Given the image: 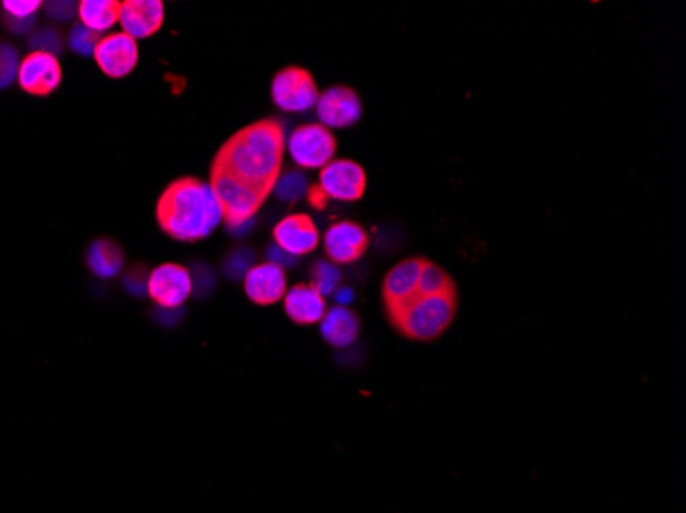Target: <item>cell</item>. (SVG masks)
<instances>
[{"label":"cell","instance_id":"cell-1","mask_svg":"<svg viewBox=\"0 0 686 513\" xmlns=\"http://www.w3.org/2000/svg\"><path fill=\"white\" fill-rule=\"evenodd\" d=\"M284 126L268 117L233 133L210 165V187L231 232H243L264 208L282 175Z\"/></svg>","mask_w":686,"mask_h":513},{"label":"cell","instance_id":"cell-2","mask_svg":"<svg viewBox=\"0 0 686 513\" xmlns=\"http://www.w3.org/2000/svg\"><path fill=\"white\" fill-rule=\"evenodd\" d=\"M458 313V288L451 273L426 257L419 282L399 306L385 313L405 339L428 343L449 331Z\"/></svg>","mask_w":686,"mask_h":513},{"label":"cell","instance_id":"cell-3","mask_svg":"<svg viewBox=\"0 0 686 513\" xmlns=\"http://www.w3.org/2000/svg\"><path fill=\"white\" fill-rule=\"evenodd\" d=\"M222 222V210L210 183L179 177L168 183L156 201L159 229L179 243L208 238Z\"/></svg>","mask_w":686,"mask_h":513},{"label":"cell","instance_id":"cell-4","mask_svg":"<svg viewBox=\"0 0 686 513\" xmlns=\"http://www.w3.org/2000/svg\"><path fill=\"white\" fill-rule=\"evenodd\" d=\"M286 149L294 165L306 171H321L329 165L337 152L335 133L323 124H302L290 133Z\"/></svg>","mask_w":686,"mask_h":513},{"label":"cell","instance_id":"cell-5","mask_svg":"<svg viewBox=\"0 0 686 513\" xmlns=\"http://www.w3.org/2000/svg\"><path fill=\"white\" fill-rule=\"evenodd\" d=\"M318 86L313 74L302 67H286L271 81V101L286 114H304L318 101Z\"/></svg>","mask_w":686,"mask_h":513},{"label":"cell","instance_id":"cell-6","mask_svg":"<svg viewBox=\"0 0 686 513\" xmlns=\"http://www.w3.org/2000/svg\"><path fill=\"white\" fill-rule=\"evenodd\" d=\"M367 171L352 159H334L318 173V189L335 201H360L367 194Z\"/></svg>","mask_w":686,"mask_h":513},{"label":"cell","instance_id":"cell-7","mask_svg":"<svg viewBox=\"0 0 686 513\" xmlns=\"http://www.w3.org/2000/svg\"><path fill=\"white\" fill-rule=\"evenodd\" d=\"M315 107H317L318 124H323L329 130L352 128L364 114L360 95L353 91L352 86H344V84H335L325 93H321Z\"/></svg>","mask_w":686,"mask_h":513},{"label":"cell","instance_id":"cell-8","mask_svg":"<svg viewBox=\"0 0 686 513\" xmlns=\"http://www.w3.org/2000/svg\"><path fill=\"white\" fill-rule=\"evenodd\" d=\"M369 247V232L352 220L335 222L323 236V248H325L327 261H332L335 266H352L364 257Z\"/></svg>","mask_w":686,"mask_h":513},{"label":"cell","instance_id":"cell-9","mask_svg":"<svg viewBox=\"0 0 686 513\" xmlns=\"http://www.w3.org/2000/svg\"><path fill=\"white\" fill-rule=\"evenodd\" d=\"M191 292V273L179 264L154 267L149 276V296L152 302H156V306L165 311L182 308Z\"/></svg>","mask_w":686,"mask_h":513},{"label":"cell","instance_id":"cell-10","mask_svg":"<svg viewBox=\"0 0 686 513\" xmlns=\"http://www.w3.org/2000/svg\"><path fill=\"white\" fill-rule=\"evenodd\" d=\"M18 83L30 95L48 97L62 83V67L51 54L30 51L19 65Z\"/></svg>","mask_w":686,"mask_h":513},{"label":"cell","instance_id":"cell-11","mask_svg":"<svg viewBox=\"0 0 686 513\" xmlns=\"http://www.w3.org/2000/svg\"><path fill=\"white\" fill-rule=\"evenodd\" d=\"M93 58L105 77L124 79L138 65V44H136V39L124 34V32L103 35V39L95 48Z\"/></svg>","mask_w":686,"mask_h":513},{"label":"cell","instance_id":"cell-12","mask_svg":"<svg viewBox=\"0 0 686 513\" xmlns=\"http://www.w3.org/2000/svg\"><path fill=\"white\" fill-rule=\"evenodd\" d=\"M317 226L309 214H288L274 226V243L290 257H304L318 247Z\"/></svg>","mask_w":686,"mask_h":513},{"label":"cell","instance_id":"cell-13","mask_svg":"<svg viewBox=\"0 0 686 513\" xmlns=\"http://www.w3.org/2000/svg\"><path fill=\"white\" fill-rule=\"evenodd\" d=\"M165 23V4L161 0H126L121 2L119 25L132 39H147Z\"/></svg>","mask_w":686,"mask_h":513},{"label":"cell","instance_id":"cell-14","mask_svg":"<svg viewBox=\"0 0 686 513\" xmlns=\"http://www.w3.org/2000/svg\"><path fill=\"white\" fill-rule=\"evenodd\" d=\"M245 282V296L252 300L257 306H271L280 300H284L286 269L276 264H259L253 266L247 276L243 278Z\"/></svg>","mask_w":686,"mask_h":513},{"label":"cell","instance_id":"cell-15","mask_svg":"<svg viewBox=\"0 0 686 513\" xmlns=\"http://www.w3.org/2000/svg\"><path fill=\"white\" fill-rule=\"evenodd\" d=\"M284 311L292 323L309 327L321 323V318L327 313V304L315 285L297 283L286 292Z\"/></svg>","mask_w":686,"mask_h":513},{"label":"cell","instance_id":"cell-16","mask_svg":"<svg viewBox=\"0 0 686 513\" xmlns=\"http://www.w3.org/2000/svg\"><path fill=\"white\" fill-rule=\"evenodd\" d=\"M323 341L332 348H350L360 335V318L348 306H334L321 318Z\"/></svg>","mask_w":686,"mask_h":513},{"label":"cell","instance_id":"cell-17","mask_svg":"<svg viewBox=\"0 0 686 513\" xmlns=\"http://www.w3.org/2000/svg\"><path fill=\"white\" fill-rule=\"evenodd\" d=\"M86 266L101 280H112L124 269V248L109 238H97L86 250Z\"/></svg>","mask_w":686,"mask_h":513},{"label":"cell","instance_id":"cell-18","mask_svg":"<svg viewBox=\"0 0 686 513\" xmlns=\"http://www.w3.org/2000/svg\"><path fill=\"white\" fill-rule=\"evenodd\" d=\"M121 2L118 0H83L79 2V19L84 27L103 34L119 23Z\"/></svg>","mask_w":686,"mask_h":513},{"label":"cell","instance_id":"cell-19","mask_svg":"<svg viewBox=\"0 0 686 513\" xmlns=\"http://www.w3.org/2000/svg\"><path fill=\"white\" fill-rule=\"evenodd\" d=\"M311 280H313L311 285L317 288L321 296H332L341 283V271L332 261L318 259L315 266L311 267Z\"/></svg>","mask_w":686,"mask_h":513},{"label":"cell","instance_id":"cell-20","mask_svg":"<svg viewBox=\"0 0 686 513\" xmlns=\"http://www.w3.org/2000/svg\"><path fill=\"white\" fill-rule=\"evenodd\" d=\"M101 39H103V35L84 27L83 23H77V25H72L70 35H68V46L79 56H93Z\"/></svg>","mask_w":686,"mask_h":513},{"label":"cell","instance_id":"cell-21","mask_svg":"<svg viewBox=\"0 0 686 513\" xmlns=\"http://www.w3.org/2000/svg\"><path fill=\"white\" fill-rule=\"evenodd\" d=\"M306 187H309V183L304 179V175L297 173V171H290V173L280 175V182H278L274 191L282 201L290 203V201L301 199L304 196V191H306Z\"/></svg>","mask_w":686,"mask_h":513},{"label":"cell","instance_id":"cell-22","mask_svg":"<svg viewBox=\"0 0 686 513\" xmlns=\"http://www.w3.org/2000/svg\"><path fill=\"white\" fill-rule=\"evenodd\" d=\"M19 51L15 46L0 42V89L15 83L19 72Z\"/></svg>","mask_w":686,"mask_h":513},{"label":"cell","instance_id":"cell-23","mask_svg":"<svg viewBox=\"0 0 686 513\" xmlns=\"http://www.w3.org/2000/svg\"><path fill=\"white\" fill-rule=\"evenodd\" d=\"M30 48H32V51H44V54L56 56L65 48V37L54 27H42L39 32H35L32 35Z\"/></svg>","mask_w":686,"mask_h":513},{"label":"cell","instance_id":"cell-24","mask_svg":"<svg viewBox=\"0 0 686 513\" xmlns=\"http://www.w3.org/2000/svg\"><path fill=\"white\" fill-rule=\"evenodd\" d=\"M149 276H151V273H149L147 267L136 264V266L130 267V269H126L121 285H124V290H126L128 294H132L136 299H142V296L149 294Z\"/></svg>","mask_w":686,"mask_h":513},{"label":"cell","instance_id":"cell-25","mask_svg":"<svg viewBox=\"0 0 686 513\" xmlns=\"http://www.w3.org/2000/svg\"><path fill=\"white\" fill-rule=\"evenodd\" d=\"M0 7H2L0 13H4L7 18L30 21V19H35L39 7H44V2H39V0H19V2L4 0Z\"/></svg>","mask_w":686,"mask_h":513},{"label":"cell","instance_id":"cell-26","mask_svg":"<svg viewBox=\"0 0 686 513\" xmlns=\"http://www.w3.org/2000/svg\"><path fill=\"white\" fill-rule=\"evenodd\" d=\"M253 267V253L247 248L243 250H235L231 253V257H226L224 261V273L233 280H241L247 276V271Z\"/></svg>","mask_w":686,"mask_h":513},{"label":"cell","instance_id":"cell-27","mask_svg":"<svg viewBox=\"0 0 686 513\" xmlns=\"http://www.w3.org/2000/svg\"><path fill=\"white\" fill-rule=\"evenodd\" d=\"M46 15L54 21V23H70L74 15H79V4L77 2H65V0H54V2H46Z\"/></svg>","mask_w":686,"mask_h":513},{"label":"cell","instance_id":"cell-28","mask_svg":"<svg viewBox=\"0 0 686 513\" xmlns=\"http://www.w3.org/2000/svg\"><path fill=\"white\" fill-rule=\"evenodd\" d=\"M0 21H2V25L11 32V34L23 35L27 34L30 30H34L35 19H30V21H18V19L7 18L4 13H0Z\"/></svg>","mask_w":686,"mask_h":513},{"label":"cell","instance_id":"cell-29","mask_svg":"<svg viewBox=\"0 0 686 513\" xmlns=\"http://www.w3.org/2000/svg\"><path fill=\"white\" fill-rule=\"evenodd\" d=\"M268 257L269 264H276V266L282 267V269H286V267L288 266H292V264L297 261L294 257L286 255L284 250H282V248L276 247V245H274V247H269Z\"/></svg>","mask_w":686,"mask_h":513},{"label":"cell","instance_id":"cell-30","mask_svg":"<svg viewBox=\"0 0 686 513\" xmlns=\"http://www.w3.org/2000/svg\"><path fill=\"white\" fill-rule=\"evenodd\" d=\"M335 300L339 302V306H346V304H350L353 300L352 288H346V285H339L337 290H335Z\"/></svg>","mask_w":686,"mask_h":513}]
</instances>
